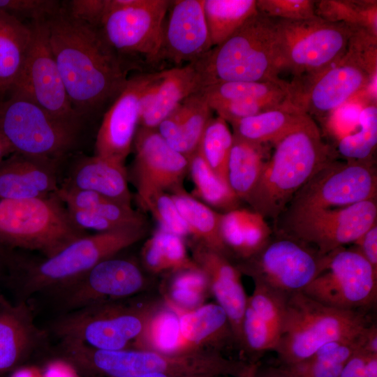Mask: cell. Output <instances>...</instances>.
Masks as SVG:
<instances>
[{
    "mask_svg": "<svg viewBox=\"0 0 377 377\" xmlns=\"http://www.w3.org/2000/svg\"><path fill=\"white\" fill-rule=\"evenodd\" d=\"M279 377H293L287 371L283 368L280 369Z\"/></svg>",
    "mask_w": 377,
    "mask_h": 377,
    "instance_id": "obj_60",
    "label": "cell"
},
{
    "mask_svg": "<svg viewBox=\"0 0 377 377\" xmlns=\"http://www.w3.org/2000/svg\"><path fill=\"white\" fill-rule=\"evenodd\" d=\"M190 235L206 248L223 255H229L221 235L222 214L187 193L182 187L170 194Z\"/></svg>",
    "mask_w": 377,
    "mask_h": 377,
    "instance_id": "obj_33",
    "label": "cell"
},
{
    "mask_svg": "<svg viewBox=\"0 0 377 377\" xmlns=\"http://www.w3.org/2000/svg\"><path fill=\"white\" fill-rule=\"evenodd\" d=\"M373 323L369 311L323 304L303 292L287 297L281 335L274 350L283 366L303 361L334 341L360 337Z\"/></svg>",
    "mask_w": 377,
    "mask_h": 377,
    "instance_id": "obj_4",
    "label": "cell"
},
{
    "mask_svg": "<svg viewBox=\"0 0 377 377\" xmlns=\"http://www.w3.org/2000/svg\"><path fill=\"white\" fill-rule=\"evenodd\" d=\"M359 130L341 138L338 151L347 159L363 160L372 157L377 145V108L369 105L358 117Z\"/></svg>",
    "mask_w": 377,
    "mask_h": 377,
    "instance_id": "obj_43",
    "label": "cell"
},
{
    "mask_svg": "<svg viewBox=\"0 0 377 377\" xmlns=\"http://www.w3.org/2000/svg\"><path fill=\"white\" fill-rule=\"evenodd\" d=\"M207 102L218 116L230 124L273 109L294 105L292 103L256 99Z\"/></svg>",
    "mask_w": 377,
    "mask_h": 377,
    "instance_id": "obj_46",
    "label": "cell"
},
{
    "mask_svg": "<svg viewBox=\"0 0 377 377\" xmlns=\"http://www.w3.org/2000/svg\"><path fill=\"white\" fill-rule=\"evenodd\" d=\"M358 1L323 0L315 1L316 15L322 20L334 23L343 22L357 26Z\"/></svg>",
    "mask_w": 377,
    "mask_h": 377,
    "instance_id": "obj_49",
    "label": "cell"
},
{
    "mask_svg": "<svg viewBox=\"0 0 377 377\" xmlns=\"http://www.w3.org/2000/svg\"><path fill=\"white\" fill-rule=\"evenodd\" d=\"M158 71L140 72L127 82L103 117L95 142V156L124 165L140 124V101Z\"/></svg>",
    "mask_w": 377,
    "mask_h": 377,
    "instance_id": "obj_18",
    "label": "cell"
},
{
    "mask_svg": "<svg viewBox=\"0 0 377 377\" xmlns=\"http://www.w3.org/2000/svg\"><path fill=\"white\" fill-rule=\"evenodd\" d=\"M140 205L151 212L161 229L182 238L190 235L171 195L166 191H158L150 195Z\"/></svg>",
    "mask_w": 377,
    "mask_h": 377,
    "instance_id": "obj_44",
    "label": "cell"
},
{
    "mask_svg": "<svg viewBox=\"0 0 377 377\" xmlns=\"http://www.w3.org/2000/svg\"><path fill=\"white\" fill-rule=\"evenodd\" d=\"M31 38V25L0 10V101L17 82Z\"/></svg>",
    "mask_w": 377,
    "mask_h": 377,
    "instance_id": "obj_30",
    "label": "cell"
},
{
    "mask_svg": "<svg viewBox=\"0 0 377 377\" xmlns=\"http://www.w3.org/2000/svg\"><path fill=\"white\" fill-rule=\"evenodd\" d=\"M62 186L91 191L111 200L131 205L125 165L95 155L80 161Z\"/></svg>",
    "mask_w": 377,
    "mask_h": 377,
    "instance_id": "obj_28",
    "label": "cell"
},
{
    "mask_svg": "<svg viewBox=\"0 0 377 377\" xmlns=\"http://www.w3.org/2000/svg\"><path fill=\"white\" fill-rule=\"evenodd\" d=\"M267 147L233 135L227 163V183L236 196L247 202L267 161Z\"/></svg>",
    "mask_w": 377,
    "mask_h": 377,
    "instance_id": "obj_32",
    "label": "cell"
},
{
    "mask_svg": "<svg viewBox=\"0 0 377 377\" xmlns=\"http://www.w3.org/2000/svg\"><path fill=\"white\" fill-rule=\"evenodd\" d=\"M195 63L204 87L226 82L280 80L282 67L275 20L256 13Z\"/></svg>",
    "mask_w": 377,
    "mask_h": 377,
    "instance_id": "obj_3",
    "label": "cell"
},
{
    "mask_svg": "<svg viewBox=\"0 0 377 377\" xmlns=\"http://www.w3.org/2000/svg\"><path fill=\"white\" fill-rule=\"evenodd\" d=\"M354 244L366 260L377 270V222Z\"/></svg>",
    "mask_w": 377,
    "mask_h": 377,
    "instance_id": "obj_51",
    "label": "cell"
},
{
    "mask_svg": "<svg viewBox=\"0 0 377 377\" xmlns=\"http://www.w3.org/2000/svg\"><path fill=\"white\" fill-rule=\"evenodd\" d=\"M209 294L207 276L198 266L172 272L165 296L169 307L184 312L204 304Z\"/></svg>",
    "mask_w": 377,
    "mask_h": 377,
    "instance_id": "obj_41",
    "label": "cell"
},
{
    "mask_svg": "<svg viewBox=\"0 0 377 377\" xmlns=\"http://www.w3.org/2000/svg\"><path fill=\"white\" fill-rule=\"evenodd\" d=\"M282 69L288 68L308 82L339 62L347 50L350 27L317 17L275 19Z\"/></svg>",
    "mask_w": 377,
    "mask_h": 377,
    "instance_id": "obj_8",
    "label": "cell"
},
{
    "mask_svg": "<svg viewBox=\"0 0 377 377\" xmlns=\"http://www.w3.org/2000/svg\"><path fill=\"white\" fill-rule=\"evenodd\" d=\"M77 129L20 91L0 101V133L17 153L59 161L74 146Z\"/></svg>",
    "mask_w": 377,
    "mask_h": 377,
    "instance_id": "obj_9",
    "label": "cell"
},
{
    "mask_svg": "<svg viewBox=\"0 0 377 377\" xmlns=\"http://www.w3.org/2000/svg\"><path fill=\"white\" fill-rule=\"evenodd\" d=\"M41 377H78V373L68 362L61 358L48 362L43 371Z\"/></svg>",
    "mask_w": 377,
    "mask_h": 377,
    "instance_id": "obj_53",
    "label": "cell"
},
{
    "mask_svg": "<svg viewBox=\"0 0 377 377\" xmlns=\"http://www.w3.org/2000/svg\"><path fill=\"white\" fill-rule=\"evenodd\" d=\"M192 258L207 276L210 294L226 312L236 343L242 346V324L248 299L242 272L227 257L200 244L193 247Z\"/></svg>",
    "mask_w": 377,
    "mask_h": 377,
    "instance_id": "obj_24",
    "label": "cell"
},
{
    "mask_svg": "<svg viewBox=\"0 0 377 377\" xmlns=\"http://www.w3.org/2000/svg\"><path fill=\"white\" fill-rule=\"evenodd\" d=\"M274 145V151L247 202L265 219L275 221L295 194L320 169L335 160V155L322 140L311 118Z\"/></svg>",
    "mask_w": 377,
    "mask_h": 377,
    "instance_id": "obj_2",
    "label": "cell"
},
{
    "mask_svg": "<svg viewBox=\"0 0 377 377\" xmlns=\"http://www.w3.org/2000/svg\"><path fill=\"white\" fill-rule=\"evenodd\" d=\"M373 79L346 54L294 94V104L302 111L324 114L340 107Z\"/></svg>",
    "mask_w": 377,
    "mask_h": 377,
    "instance_id": "obj_21",
    "label": "cell"
},
{
    "mask_svg": "<svg viewBox=\"0 0 377 377\" xmlns=\"http://www.w3.org/2000/svg\"><path fill=\"white\" fill-rule=\"evenodd\" d=\"M288 295L254 282L244 316L265 337L277 345Z\"/></svg>",
    "mask_w": 377,
    "mask_h": 377,
    "instance_id": "obj_36",
    "label": "cell"
},
{
    "mask_svg": "<svg viewBox=\"0 0 377 377\" xmlns=\"http://www.w3.org/2000/svg\"><path fill=\"white\" fill-rule=\"evenodd\" d=\"M365 377H377V354H368L364 365Z\"/></svg>",
    "mask_w": 377,
    "mask_h": 377,
    "instance_id": "obj_56",
    "label": "cell"
},
{
    "mask_svg": "<svg viewBox=\"0 0 377 377\" xmlns=\"http://www.w3.org/2000/svg\"><path fill=\"white\" fill-rule=\"evenodd\" d=\"M177 313L184 353H220L226 346L236 343L228 318L217 303L204 304L195 309Z\"/></svg>",
    "mask_w": 377,
    "mask_h": 377,
    "instance_id": "obj_26",
    "label": "cell"
},
{
    "mask_svg": "<svg viewBox=\"0 0 377 377\" xmlns=\"http://www.w3.org/2000/svg\"><path fill=\"white\" fill-rule=\"evenodd\" d=\"M108 0H72L65 10L77 20L101 28L108 12Z\"/></svg>",
    "mask_w": 377,
    "mask_h": 377,
    "instance_id": "obj_50",
    "label": "cell"
},
{
    "mask_svg": "<svg viewBox=\"0 0 377 377\" xmlns=\"http://www.w3.org/2000/svg\"><path fill=\"white\" fill-rule=\"evenodd\" d=\"M315 1L311 0H257L258 13L270 18L282 20H307L318 16Z\"/></svg>",
    "mask_w": 377,
    "mask_h": 377,
    "instance_id": "obj_48",
    "label": "cell"
},
{
    "mask_svg": "<svg viewBox=\"0 0 377 377\" xmlns=\"http://www.w3.org/2000/svg\"><path fill=\"white\" fill-rule=\"evenodd\" d=\"M170 0H108L101 30L133 69L160 66L158 57Z\"/></svg>",
    "mask_w": 377,
    "mask_h": 377,
    "instance_id": "obj_7",
    "label": "cell"
},
{
    "mask_svg": "<svg viewBox=\"0 0 377 377\" xmlns=\"http://www.w3.org/2000/svg\"><path fill=\"white\" fill-rule=\"evenodd\" d=\"M134 345L137 350L186 354L182 350L178 313L168 306L156 308Z\"/></svg>",
    "mask_w": 377,
    "mask_h": 377,
    "instance_id": "obj_38",
    "label": "cell"
},
{
    "mask_svg": "<svg viewBox=\"0 0 377 377\" xmlns=\"http://www.w3.org/2000/svg\"><path fill=\"white\" fill-rule=\"evenodd\" d=\"M203 8L212 47L225 41L258 13L256 0H204Z\"/></svg>",
    "mask_w": 377,
    "mask_h": 377,
    "instance_id": "obj_37",
    "label": "cell"
},
{
    "mask_svg": "<svg viewBox=\"0 0 377 377\" xmlns=\"http://www.w3.org/2000/svg\"><path fill=\"white\" fill-rule=\"evenodd\" d=\"M155 307L113 302L75 310L54 324L61 340H73L100 350L126 349L143 331Z\"/></svg>",
    "mask_w": 377,
    "mask_h": 377,
    "instance_id": "obj_11",
    "label": "cell"
},
{
    "mask_svg": "<svg viewBox=\"0 0 377 377\" xmlns=\"http://www.w3.org/2000/svg\"><path fill=\"white\" fill-rule=\"evenodd\" d=\"M58 163L13 153L0 163V198L30 199L56 193Z\"/></svg>",
    "mask_w": 377,
    "mask_h": 377,
    "instance_id": "obj_25",
    "label": "cell"
},
{
    "mask_svg": "<svg viewBox=\"0 0 377 377\" xmlns=\"http://www.w3.org/2000/svg\"><path fill=\"white\" fill-rule=\"evenodd\" d=\"M280 232L327 255L354 243L377 222L376 199L327 209L285 210Z\"/></svg>",
    "mask_w": 377,
    "mask_h": 377,
    "instance_id": "obj_10",
    "label": "cell"
},
{
    "mask_svg": "<svg viewBox=\"0 0 377 377\" xmlns=\"http://www.w3.org/2000/svg\"><path fill=\"white\" fill-rule=\"evenodd\" d=\"M328 254L276 232L255 256L237 265L241 272L273 290L289 295L302 292L327 267Z\"/></svg>",
    "mask_w": 377,
    "mask_h": 377,
    "instance_id": "obj_12",
    "label": "cell"
},
{
    "mask_svg": "<svg viewBox=\"0 0 377 377\" xmlns=\"http://www.w3.org/2000/svg\"><path fill=\"white\" fill-rule=\"evenodd\" d=\"M204 87L195 61L160 71L140 98L139 126L156 129L179 103Z\"/></svg>",
    "mask_w": 377,
    "mask_h": 377,
    "instance_id": "obj_23",
    "label": "cell"
},
{
    "mask_svg": "<svg viewBox=\"0 0 377 377\" xmlns=\"http://www.w3.org/2000/svg\"><path fill=\"white\" fill-rule=\"evenodd\" d=\"M188 160V171L195 187V195L205 204L218 209L230 212L239 208L240 200L228 183L220 178L196 150Z\"/></svg>",
    "mask_w": 377,
    "mask_h": 377,
    "instance_id": "obj_40",
    "label": "cell"
},
{
    "mask_svg": "<svg viewBox=\"0 0 377 377\" xmlns=\"http://www.w3.org/2000/svg\"><path fill=\"white\" fill-rule=\"evenodd\" d=\"M311 117L291 105L268 110L231 123L233 135L249 142L274 145Z\"/></svg>",
    "mask_w": 377,
    "mask_h": 377,
    "instance_id": "obj_31",
    "label": "cell"
},
{
    "mask_svg": "<svg viewBox=\"0 0 377 377\" xmlns=\"http://www.w3.org/2000/svg\"><path fill=\"white\" fill-rule=\"evenodd\" d=\"M362 350L368 354H377V325L374 322L367 328Z\"/></svg>",
    "mask_w": 377,
    "mask_h": 377,
    "instance_id": "obj_54",
    "label": "cell"
},
{
    "mask_svg": "<svg viewBox=\"0 0 377 377\" xmlns=\"http://www.w3.org/2000/svg\"><path fill=\"white\" fill-rule=\"evenodd\" d=\"M258 366L256 363L247 364L242 373L237 377H257Z\"/></svg>",
    "mask_w": 377,
    "mask_h": 377,
    "instance_id": "obj_58",
    "label": "cell"
},
{
    "mask_svg": "<svg viewBox=\"0 0 377 377\" xmlns=\"http://www.w3.org/2000/svg\"><path fill=\"white\" fill-rule=\"evenodd\" d=\"M49 40L68 96L81 118L110 105L133 66L107 41L100 28L64 8L47 21Z\"/></svg>",
    "mask_w": 377,
    "mask_h": 377,
    "instance_id": "obj_1",
    "label": "cell"
},
{
    "mask_svg": "<svg viewBox=\"0 0 377 377\" xmlns=\"http://www.w3.org/2000/svg\"><path fill=\"white\" fill-rule=\"evenodd\" d=\"M45 340L31 306L24 300L13 303L0 294V377L24 365Z\"/></svg>",
    "mask_w": 377,
    "mask_h": 377,
    "instance_id": "obj_22",
    "label": "cell"
},
{
    "mask_svg": "<svg viewBox=\"0 0 377 377\" xmlns=\"http://www.w3.org/2000/svg\"><path fill=\"white\" fill-rule=\"evenodd\" d=\"M203 1H170L163 24L160 66L169 62L172 67H180L195 62L213 47Z\"/></svg>",
    "mask_w": 377,
    "mask_h": 377,
    "instance_id": "obj_20",
    "label": "cell"
},
{
    "mask_svg": "<svg viewBox=\"0 0 377 377\" xmlns=\"http://www.w3.org/2000/svg\"><path fill=\"white\" fill-rule=\"evenodd\" d=\"M212 110L199 91L186 98L158 126L156 130L175 150L190 156L198 147Z\"/></svg>",
    "mask_w": 377,
    "mask_h": 377,
    "instance_id": "obj_27",
    "label": "cell"
},
{
    "mask_svg": "<svg viewBox=\"0 0 377 377\" xmlns=\"http://www.w3.org/2000/svg\"><path fill=\"white\" fill-rule=\"evenodd\" d=\"M87 235L69 216L56 193L30 199L0 198V245L54 256Z\"/></svg>",
    "mask_w": 377,
    "mask_h": 377,
    "instance_id": "obj_5",
    "label": "cell"
},
{
    "mask_svg": "<svg viewBox=\"0 0 377 377\" xmlns=\"http://www.w3.org/2000/svg\"><path fill=\"white\" fill-rule=\"evenodd\" d=\"M31 27V40L12 92L24 94L55 119L78 128L81 118L71 105L58 69L50 44L47 21L32 22Z\"/></svg>",
    "mask_w": 377,
    "mask_h": 377,
    "instance_id": "obj_16",
    "label": "cell"
},
{
    "mask_svg": "<svg viewBox=\"0 0 377 377\" xmlns=\"http://www.w3.org/2000/svg\"><path fill=\"white\" fill-rule=\"evenodd\" d=\"M366 330L355 339L330 342L309 358L283 368L293 377H339L347 361L363 348Z\"/></svg>",
    "mask_w": 377,
    "mask_h": 377,
    "instance_id": "obj_34",
    "label": "cell"
},
{
    "mask_svg": "<svg viewBox=\"0 0 377 377\" xmlns=\"http://www.w3.org/2000/svg\"><path fill=\"white\" fill-rule=\"evenodd\" d=\"M367 355L362 348L357 350L347 361L339 377H365L364 365Z\"/></svg>",
    "mask_w": 377,
    "mask_h": 377,
    "instance_id": "obj_52",
    "label": "cell"
},
{
    "mask_svg": "<svg viewBox=\"0 0 377 377\" xmlns=\"http://www.w3.org/2000/svg\"><path fill=\"white\" fill-rule=\"evenodd\" d=\"M233 142V134L227 121L217 116L208 121L197 151L212 170L227 182V163Z\"/></svg>",
    "mask_w": 377,
    "mask_h": 377,
    "instance_id": "obj_42",
    "label": "cell"
},
{
    "mask_svg": "<svg viewBox=\"0 0 377 377\" xmlns=\"http://www.w3.org/2000/svg\"><path fill=\"white\" fill-rule=\"evenodd\" d=\"M136 377H182V376H178L165 374H145V375H142V376H139Z\"/></svg>",
    "mask_w": 377,
    "mask_h": 377,
    "instance_id": "obj_59",
    "label": "cell"
},
{
    "mask_svg": "<svg viewBox=\"0 0 377 377\" xmlns=\"http://www.w3.org/2000/svg\"><path fill=\"white\" fill-rule=\"evenodd\" d=\"M6 249L0 245V258H7L8 254L6 253Z\"/></svg>",
    "mask_w": 377,
    "mask_h": 377,
    "instance_id": "obj_61",
    "label": "cell"
},
{
    "mask_svg": "<svg viewBox=\"0 0 377 377\" xmlns=\"http://www.w3.org/2000/svg\"><path fill=\"white\" fill-rule=\"evenodd\" d=\"M133 145L132 173L139 204L156 192L182 187L188 171V158L172 149L156 129L139 126Z\"/></svg>",
    "mask_w": 377,
    "mask_h": 377,
    "instance_id": "obj_17",
    "label": "cell"
},
{
    "mask_svg": "<svg viewBox=\"0 0 377 377\" xmlns=\"http://www.w3.org/2000/svg\"><path fill=\"white\" fill-rule=\"evenodd\" d=\"M326 306L369 311L377 300V270L355 246L328 253L326 269L302 291Z\"/></svg>",
    "mask_w": 377,
    "mask_h": 377,
    "instance_id": "obj_14",
    "label": "cell"
},
{
    "mask_svg": "<svg viewBox=\"0 0 377 377\" xmlns=\"http://www.w3.org/2000/svg\"><path fill=\"white\" fill-rule=\"evenodd\" d=\"M15 152V151L12 145L3 135L0 133V163Z\"/></svg>",
    "mask_w": 377,
    "mask_h": 377,
    "instance_id": "obj_57",
    "label": "cell"
},
{
    "mask_svg": "<svg viewBox=\"0 0 377 377\" xmlns=\"http://www.w3.org/2000/svg\"><path fill=\"white\" fill-rule=\"evenodd\" d=\"M141 258L144 267L154 274L198 267L188 256L183 238L161 228L145 242Z\"/></svg>",
    "mask_w": 377,
    "mask_h": 377,
    "instance_id": "obj_35",
    "label": "cell"
},
{
    "mask_svg": "<svg viewBox=\"0 0 377 377\" xmlns=\"http://www.w3.org/2000/svg\"><path fill=\"white\" fill-rule=\"evenodd\" d=\"M6 377H41V374L35 368L23 365L13 370Z\"/></svg>",
    "mask_w": 377,
    "mask_h": 377,
    "instance_id": "obj_55",
    "label": "cell"
},
{
    "mask_svg": "<svg viewBox=\"0 0 377 377\" xmlns=\"http://www.w3.org/2000/svg\"><path fill=\"white\" fill-rule=\"evenodd\" d=\"M377 172L373 158L345 163L334 160L293 196L285 210L342 207L376 199Z\"/></svg>",
    "mask_w": 377,
    "mask_h": 377,
    "instance_id": "obj_15",
    "label": "cell"
},
{
    "mask_svg": "<svg viewBox=\"0 0 377 377\" xmlns=\"http://www.w3.org/2000/svg\"><path fill=\"white\" fill-rule=\"evenodd\" d=\"M247 364L224 357L219 352L165 354L143 350H101L97 358L105 377H136L165 374L182 377L238 376Z\"/></svg>",
    "mask_w": 377,
    "mask_h": 377,
    "instance_id": "obj_13",
    "label": "cell"
},
{
    "mask_svg": "<svg viewBox=\"0 0 377 377\" xmlns=\"http://www.w3.org/2000/svg\"><path fill=\"white\" fill-rule=\"evenodd\" d=\"M145 228H126L85 235L52 256L29 264L24 269L27 295L62 288L78 279L98 263L140 241Z\"/></svg>",
    "mask_w": 377,
    "mask_h": 377,
    "instance_id": "obj_6",
    "label": "cell"
},
{
    "mask_svg": "<svg viewBox=\"0 0 377 377\" xmlns=\"http://www.w3.org/2000/svg\"><path fill=\"white\" fill-rule=\"evenodd\" d=\"M350 27L346 55L357 64L373 78L377 70V36L355 25Z\"/></svg>",
    "mask_w": 377,
    "mask_h": 377,
    "instance_id": "obj_45",
    "label": "cell"
},
{
    "mask_svg": "<svg viewBox=\"0 0 377 377\" xmlns=\"http://www.w3.org/2000/svg\"><path fill=\"white\" fill-rule=\"evenodd\" d=\"M200 91L207 101L256 99L293 104L291 84L281 79L267 82H220L208 85Z\"/></svg>",
    "mask_w": 377,
    "mask_h": 377,
    "instance_id": "obj_39",
    "label": "cell"
},
{
    "mask_svg": "<svg viewBox=\"0 0 377 377\" xmlns=\"http://www.w3.org/2000/svg\"><path fill=\"white\" fill-rule=\"evenodd\" d=\"M145 283L144 275L135 262L113 256L61 289L65 290V306L77 310L134 295Z\"/></svg>",
    "mask_w": 377,
    "mask_h": 377,
    "instance_id": "obj_19",
    "label": "cell"
},
{
    "mask_svg": "<svg viewBox=\"0 0 377 377\" xmlns=\"http://www.w3.org/2000/svg\"><path fill=\"white\" fill-rule=\"evenodd\" d=\"M220 230L229 257L233 256L242 261L258 253L273 235L263 216L239 208L222 214Z\"/></svg>",
    "mask_w": 377,
    "mask_h": 377,
    "instance_id": "obj_29",
    "label": "cell"
},
{
    "mask_svg": "<svg viewBox=\"0 0 377 377\" xmlns=\"http://www.w3.org/2000/svg\"><path fill=\"white\" fill-rule=\"evenodd\" d=\"M61 9V3L55 0H0V10L22 22L24 19H30L32 22H46Z\"/></svg>",
    "mask_w": 377,
    "mask_h": 377,
    "instance_id": "obj_47",
    "label": "cell"
}]
</instances>
